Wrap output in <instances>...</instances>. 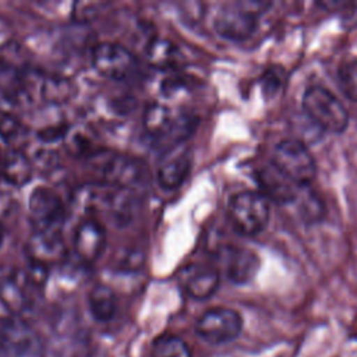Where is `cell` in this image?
<instances>
[{"mask_svg": "<svg viewBox=\"0 0 357 357\" xmlns=\"http://www.w3.org/2000/svg\"><path fill=\"white\" fill-rule=\"evenodd\" d=\"M146 60L153 68L163 71H177L185 63L181 49L166 38H155L148 43Z\"/></svg>", "mask_w": 357, "mask_h": 357, "instance_id": "17", "label": "cell"}, {"mask_svg": "<svg viewBox=\"0 0 357 357\" xmlns=\"http://www.w3.org/2000/svg\"><path fill=\"white\" fill-rule=\"evenodd\" d=\"M181 283L185 293L198 301L211 298L220 283L219 271L208 265L187 266L181 276Z\"/></svg>", "mask_w": 357, "mask_h": 357, "instance_id": "14", "label": "cell"}, {"mask_svg": "<svg viewBox=\"0 0 357 357\" xmlns=\"http://www.w3.org/2000/svg\"><path fill=\"white\" fill-rule=\"evenodd\" d=\"M88 307L91 315L99 322H107L117 312V297L112 287L103 283L95 284L88 294Z\"/></svg>", "mask_w": 357, "mask_h": 357, "instance_id": "21", "label": "cell"}, {"mask_svg": "<svg viewBox=\"0 0 357 357\" xmlns=\"http://www.w3.org/2000/svg\"><path fill=\"white\" fill-rule=\"evenodd\" d=\"M142 124L149 137L176 144L187 139L194 132L198 126V117L176 110L169 105L155 102L146 106Z\"/></svg>", "mask_w": 357, "mask_h": 357, "instance_id": "3", "label": "cell"}, {"mask_svg": "<svg viewBox=\"0 0 357 357\" xmlns=\"http://www.w3.org/2000/svg\"><path fill=\"white\" fill-rule=\"evenodd\" d=\"M28 218L33 233L61 234L66 212L59 194L45 185L36 187L29 195Z\"/></svg>", "mask_w": 357, "mask_h": 357, "instance_id": "6", "label": "cell"}, {"mask_svg": "<svg viewBox=\"0 0 357 357\" xmlns=\"http://www.w3.org/2000/svg\"><path fill=\"white\" fill-rule=\"evenodd\" d=\"M188 84L184 79V77L180 75H172L167 77L163 82H160V93L166 99H176L178 95L188 91Z\"/></svg>", "mask_w": 357, "mask_h": 357, "instance_id": "28", "label": "cell"}, {"mask_svg": "<svg viewBox=\"0 0 357 357\" xmlns=\"http://www.w3.org/2000/svg\"><path fill=\"white\" fill-rule=\"evenodd\" d=\"M0 139L10 149L22 151V146L28 141V128L15 116L6 113L0 117Z\"/></svg>", "mask_w": 357, "mask_h": 357, "instance_id": "22", "label": "cell"}, {"mask_svg": "<svg viewBox=\"0 0 357 357\" xmlns=\"http://www.w3.org/2000/svg\"><path fill=\"white\" fill-rule=\"evenodd\" d=\"M105 245L106 233L98 220L89 218L78 223L73 237V247L81 261L86 264L95 262L103 252Z\"/></svg>", "mask_w": 357, "mask_h": 357, "instance_id": "13", "label": "cell"}, {"mask_svg": "<svg viewBox=\"0 0 357 357\" xmlns=\"http://www.w3.org/2000/svg\"><path fill=\"white\" fill-rule=\"evenodd\" d=\"M269 216V201L259 191H240L229 201L230 222L243 236H255L264 231Z\"/></svg>", "mask_w": 357, "mask_h": 357, "instance_id": "5", "label": "cell"}, {"mask_svg": "<svg viewBox=\"0 0 357 357\" xmlns=\"http://www.w3.org/2000/svg\"><path fill=\"white\" fill-rule=\"evenodd\" d=\"M259 192L271 202L286 205L296 202L300 187L286 177L272 162L257 170L255 174Z\"/></svg>", "mask_w": 357, "mask_h": 357, "instance_id": "12", "label": "cell"}, {"mask_svg": "<svg viewBox=\"0 0 357 357\" xmlns=\"http://www.w3.org/2000/svg\"><path fill=\"white\" fill-rule=\"evenodd\" d=\"M296 202L298 204L300 216L307 225H314L322 219L325 213V206L322 199L317 194L311 191L303 194V190H300Z\"/></svg>", "mask_w": 357, "mask_h": 357, "instance_id": "24", "label": "cell"}, {"mask_svg": "<svg viewBox=\"0 0 357 357\" xmlns=\"http://www.w3.org/2000/svg\"><path fill=\"white\" fill-rule=\"evenodd\" d=\"M26 254L29 262L50 268L64 257L61 234L33 233L26 243Z\"/></svg>", "mask_w": 357, "mask_h": 357, "instance_id": "15", "label": "cell"}, {"mask_svg": "<svg viewBox=\"0 0 357 357\" xmlns=\"http://www.w3.org/2000/svg\"><path fill=\"white\" fill-rule=\"evenodd\" d=\"M95 70L110 79H126L137 70V59L126 46L114 42H100L92 50Z\"/></svg>", "mask_w": 357, "mask_h": 357, "instance_id": "10", "label": "cell"}, {"mask_svg": "<svg viewBox=\"0 0 357 357\" xmlns=\"http://www.w3.org/2000/svg\"><path fill=\"white\" fill-rule=\"evenodd\" d=\"M191 170V156L187 152H174L165 158L156 170V180L165 190L178 188Z\"/></svg>", "mask_w": 357, "mask_h": 357, "instance_id": "18", "label": "cell"}, {"mask_svg": "<svg viewBox=\"0 0 357 357\" xmlns=\"http://www.w3.org/2000/svg\"><path fill=\"white\" fill-rule=\"evenodd\" d=\"M103 180L116 188L135 191V188L146 183L145 166L128 156L107 155L99 158L95 163Z\"/></svg>", "mask_w": 357, "mask_h": 357, "instance_id": "9", "label": "cell"}, {"mask_svg": "<svg viewBox=\"0 0 357 357\" xmlns=\"http://www.w3.org/2000/svg\"><path fill=\"white\" fill-rule=\"evenodd\" d=\"M271 162L300 188L308 187L317 176V162L308 145L294 137L275 146Z\"/></svg>", "mask_w": 357, "mask_h": 357, "instance_id": "4", "label": "cell"}, {"mask_svg": "<svg viewBox=\"0 0 357 357\" xmlns=\"http://www.w3.org/2000/svg\"><path fill=\"white\" fill-rule=\"evenodd\" d=\"M243 317L229 307H213L206 310L195 322V333L204 342L220 346L234 342L243 331Z\"/></svg>", "mask_w": 357, "mask_h": 357, "instance_id": "7", "label": "cell"}, {"mask_svg": "<svg viewBox=\"0 0 357 357\" xmlns=\"http://www.w3.org/2000/svg\"><path fill=\"white\" fill-rule=\"evenodd\" d=\"M35 86L38 88L40 99L49 105L66 103L73 98L75 92V85L73 79L57 74L42 75Z\"/></svg>", "mask_w": 357, "mask_h": 357, "instance_id": "19", "label": "cell"}, {"mask_svg": "<svg viewBox=\"0 0 357 357\" xmlns=\"http://www.w3.org/2000/svg\"><path fill=\"white\" fill-rule=\"evenodd\" d=\"M269 7L271 3L266 1L227 3L218 10L213 18V28L216 33L226 40H247L255 33L259 17Z\"/></svg>", "mask_w": 357, "mask_h": 357, "instance_id": "2", "label": "cell"}, {"mask_svg": "<svg viewBox=\"0 0 357 357\" xmlns=\"http://www.w3.org/2000/svg\"><path fill=\"white\" fill-rule=\"evenodd\" d=\"M226 278L234 284L250 283L259 271V257L247 247L226 245L220 251Z\"/></svg>", "mask_w": 357, "mask_h": 357, "instance_id": "11", "label": "cell"}, {"mask_svg": "<svg viewBox=\"0 0 357 357\" xmlns=\"http://www.w3.org/2000/svg\"><path fill=\"white\" fill-rule=\"evenodd\" d=\"M14 198L7 192H0V225L13 213Z\"/></svg>", "mask_w": 357, "mask_h": 357, "instance_id": "29", "label": "cell"}, {"mask_svg": "<svg viewBox=\"0 0 357 357\" xmlns=\"http://www.w3.org/2000/svg\"><path fill=\"white\" fill-rule=\"evenodd\" d=\"M304 116L322 132L342 134L349 126V112L344 105L325 86L310 85L301 99Z\"/></svg>", "mask_w": 357, "mask_h": 357, "instance_id": "1", "label": "cell"}, {"mask_svg": "<svg viewBox=\"0 0 357 357\" xmlns=\"http://www.w3.org/2000/svg\"><path fill=\"white\" fill-rule=\"evenodd\" d=\"M149 357H192V353L181 337L162 335L152 342Z\"/></svg>", "mask_w": 357, "mask_h": 357, "instance_id": "23", "label": "cell"}, {"mask_svg": "<svg viewBox=\"0 0 357 357\" xmlns=\"http://www.w3.org/2000/svg\"><path fill=\"white\" fill-rule=\"evenodd\" d=\"M3 162H4V153L0 151V178L3 174Z\"/></svg>", "mask_w": 357, "mask_h": 357, "instance_id": "30", "label": "cell"}, {"mask_svg": "<svg viewBox=\"0 0 357 357\" xmlns=\"http://www.w3.org/2000/svg\"><path fill=\"white\" fill-rule=\"evenodd\" d=\"M32 162L22 151L10 149L4 153L1 178L13 187H21L32 178Z\"/></svg>", "mask_w": 357, "mask_h": 357, "instance_id": "20", "label": "cell"}, {"mask_svg": "<svg viewBox=\"0 0 357 357\" xmlns=\"http://www.w3.org/2000/svg\"><path fill=\"white\" fill-rule=\"evenodd\" d=\"M337 82L343 95L357 102V59L343 61L337 68Z\"/></svg>", "mask_w": 357, "mask_h": 357, "instance_id": "25", "label": "cell"}, {"mask_svg": "<svg viewBox=\"0 0 357 357\" xmlns=\"http://www.w3.org/2000/svg\"><path fill=\"white\" fill-rule=\"evenodd\" d=\"M286 82V73L282 67H269L261 77V88L265 99L275 98Z\"/></svg>", "mask_w": 357, "mask_h": 357, "instance_id": "27", "label": "cell"}, {"mask_svg": "<svg viewBox=\"0 0 357 357\" xmlns=\"http://www.w3.org/2000/svg\"><path fill=\"white\" fill-rule=\"evenodd\" d=\"M1 238H3V230H1V225H0V243H1Z\"/></svg>", "mask_w": 357, "mask_h": 357, "instance_id": "32", "label": "cell"}, {"mask_svg": "<svg viewBox=\"0 0 357 357\" xmlns=\"http://www.w3.org/2000/svg\"><path fill=\"white\" fill-rule=\"evenodd\" d=\"M29 283L25 276L7 275L0 279V301L11 317H20L29 307Z\"/></svg>", "mask_w": 357, "mask_h": 357, "instance_id": "16", "label": "cell"}, {"mask_svg": "<svg viewBox=\"0 0 357 357\" xmlns=\"http://www.w3.org/2000/svg\"><path fill=\"white\" fill-rule=\"evenodd\" d=\"M0 344L6 357H45L39 333L20 317L0 319Z\"/></svg>", "mask_w": 357, "mask_h": 357, "instance_id": "8", "label": "cell"}, {"mask_svg": "<svg viewBox=\"0 0 357 357\" xmlns=\"http://www.w3.org/2000/svg\"><path fill=\"white\" fill-rule=\"evenodd\" d=\"M0 357H6V356H4V351H3V347H1V344H0Z\"/></svg>", "mask_w": 357, "mask_h": 357, "instance_id": "31", "label": "cell"}, {"mask_svg": "<svg viewBox=\"0 0 357 357\" xmlns=\"http://www.w3.org/2000/svg\"><path fill=\"white\" fill-rule=\"evenodd\" d=\"M64 139L67 142V149L75 156H84L89 153L93 146L91 134L81 127L68 128Z\"/></svg>", "mask_w": 357, "mask_h": 357, "instance_id": "26", "label": "cell"}]
</instances>
